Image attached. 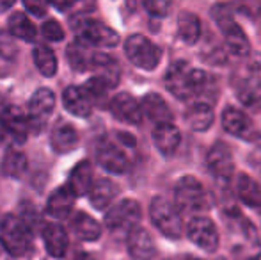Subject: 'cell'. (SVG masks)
<instances>
[{"label":"cell","instance_id":"cell-14","mask_svg":"<svg viewBox=\"0 0 261 260\" xmlns=\"http://www.w3.org/2000/svg\"><path fill=\"white\" fill-rule=\"evenodd\" d=\"M128 253L134 260H153L156 257V246L151 233L146 228H134L128 233Z\"/></svg>","mask_w":261,"mask_h":260},{"label":"cell","instance_id":"cell-26","mask_svg":"<svg viewBox=\"0 0 261 260\" xmlns=\"http://www.w3.org/2000/svg\"><path fill=\"white\" fill-rule=\"evenodd\" d=\"M116 196H117V185L112 180H109V178H100L89 193L91 203L98 210H105Z\"/></svg>","mask_w":261,"mask_h":260},{"label":"cell","instance_id":"cell-4","mask_svg":"<svg viewBox=\"0 0 261 260\" xmlns=\"http://www.w3.org/2000/svg\"><path fill=\"white\" fill-rule=\"evenodd\" d=\"M124 54L132 64L148 72H153L162 61L160 49L142 34H134L124 41Z\"/></svg>","mask_w":261,"mask_h":260},{"label":"cell","instance_id":"cell-2","mask_svg":"<svg viewBox=\"0 0 261 260\" xmlns=\"http://www.w3.org/2000/svg\"><path fill=\"white\" fill-rule=\"evenodd\" d=\"M149 218H151L153 225L160 230L169 239H179L183 233V219L181 212L174 203L162 196L153 198L151 205H149Z\"/></svg>","mask_w":261,"mask_h":260},{"label":"cell","instance_id":"cell-12","mask_svg":"<svg viewBox=\"0 0 261 260\" xmlns=\"http://www.w3.org/2000/svg\"><path fill=\"white\" fill-rule=\"evenodd\" d=\"M110 111L116 120L123 123H130V125H139L142 122V114H144L142 105L128 93L116 94L110 100Z\"/></svg>","mask_w":261,"mask_h":260},{"label":"cell","instance_id":"cell-43","mask_svg":"<svg viewBox=\"0 0 261 260\" xmlns=\"http://www.w3.org/2000/svg\"><path fill=\"white\" fill-rule=\"evenodd\" d=\"M249 164L261 171V139H256L254 148L249 152Z\"/></svg>","mask_w":261,"mask_h":260},{"label":"cell","instance_id":"cell-44","mask_svg":"<svg viewBox=\"0 0 261 260\" xmlns=\"http://www.w3.org/2000/svg\"><path fill=\"white\" fill-rule=\"evenodd\" d=\"M11 105L4 100V97H0V141L6 137V116H7V111H9Z\"/></svg>","mask_w":261,"mask_h":260},{"label":"cell","instance_id":"cell-38","mask_svg":"<svg viewBox=\"0 0 261 260\" xmlns=\"http://www.w3.org/2000/svg\"><path fill=\"white\" fill-rule=\"evenodd\" d=\"M18 54V45L14 41V36L9 31H0V57L13 59Z\"/></svg>","mask_w":261,"mask_h":260},{"label":"cell","instance_id":"cell-9","mask_svg":"<svg viewBox=\"0 0 261 260\" xmlns=\"http://www.w3.org/2000/svg\"><path fill=\"white\" fill-rule=\"evenodd\" d=\"M222 127L227 134L234 135V137L245 139V141H256V139H259L254 123H252V120L249 118V114L237 107L224 109Z\"/></svg>","mask_w":261,"mask_h":260},{"label":"cell","instance_id":"cell-41","mask_svg":"<svg viewBox=\"0 0 261 260\" xmlns=\"http://www.w3.org/2000/svg\"><path fill=\"white\" fill-rule=\"evenodd\" d=\"M43 36L50 41H62L64 39V29L55 20H48L43 23Z\"/></svg>","mask_w":261,"mask_h":260},{"label":"cell","instance_id":"cell-17","mask_svg":"<svg viewBox=\"0 0 261 260\" xmlns=\"http://www.w3.org/2000/svg\"><path fill=\"white\" fill-rule=\"evenodd\" d=\"M62 102H64V107L79 118H87L93 111V100L87 94V91L75 86L66 87L62 93Z\"/></svg>","mask_w":261,"mask_h":260},{"label":"cell","instance_id":"cell-32","mask_svg":"<svg viewBox=\"0 0 261 260\" xmlns=\"http://www.w3.org/2000/svg\"><path fill=\"white\" fill-rule=\"evenodd\" d=\"M9 32L14 38L25 39V41H34L36 38V27L31 21V18L25 13H14L9 16Z\"/></svg>","mask_w":261,"mask_h":260},{"label":"cell","instance_id":"cell-29","mask_svg":"<svg viewBox=\"0 0 261 260\" xmlns=\"http://www.w3.org/2000/svg\"><path fill=\"white\" fill-rule=\"evenodd\" d=\"M224 41L231 50V54H234L237 57H247L251 52V41L238 23L231 25L227 31H224Z\"/></svg>","mask_w":261,"mask_h":260},{"label":"cell","instance_id":"cell-50","mask_svg":"<svg viewBox=\"0 0 261 260\" xmlns=\"http://www.w3.org/2000/svg\"><path fill=\"white\" fill-rule=\"evenodd\" d=\"M219 260H226V258H219Z\"/></svg>","mask_w":261,"mask_h":260},{"label":"cell","instance_id":"cell-49","mask_svg":"<svg viewBox=\"0 0 261 260\" xmlns=\"http://www.w3.org/2000/svg\"><path fill=\"white\" fill-rule=\"evenodd\" d=\"M189 260H201V258H189Z\"/></svg>","mask_w":261,"mask_h":260},{"label":"cell","instance_id":"cell-19","mask_svg":"<svg viewBox=\"0 0 261 260\" xmlns=\"http://www.w3.org/2000/svg\"><path fill=\"white\" fill-rule=\"evenodd\" d=\"M75 198L76 195L71 191L68 184L59 187L57 191L52 193V196L48 198V203H46V210L50 216L57 219H64L71 214L73 205H75Z\"/></svg>","mask_w":261,"mask_h":260},{"label":"cell","instance_id":"cell-6","mask_svg":"<svg viewBox=\"0 0 261 260\" xmlns=\"http://www.w3.org/2000/svg\"><path fill=\"white\" fill-rule=\"evenodd\" d=\"M141 205L135 200H121L105 214V225L112 232H128L137 228L141 221Z\"/></svg>","mask_w":261,"mask_h":260},{"label":"cell","instance_id":"cell-37","mask_svg":"<svg viewBox=\"0 0 261 260\" xmlns=\"http://www.w3.org/2000/svg\"><path fill=\"white\" fill-rule=\"evenodd\" d=\"M109 89H110V86L98 75L89 79L86 84V91L91 97V100H103L107 97V93H109Z\"/></svg>","mask_w":261,"mask_h":260},{"label":"cell","instance_id":"cell-27","mask_svg":"<svg viewBox=\"0 0 261 260\" xmlns=\"http://www.w3.org/2000/svg\"><path fill=\"white\" fill-rule=\"evenodd\" d=\"M79 145V134L69 123H61L52 132V148L57 153L71 152Z\"/></svg>","mask_w":261,"mask_h":260},{"label":"cell","instance_id":"cell-42","mask_svg":"<svg viewBox=\"0 0 261 260\" xmlns=\"http://www.w3.org/2000/svg\"><path fill=\"white\" fill-rule=\"evenodd\" d=\"M21 2H23L25 9L36 16H45L46 9H48V0H21Z\"/></svg>","mask_w":261,"mask_h":260},{"label":"cell","instance_id":"cell-23","mask_svg":"<svg viewBox=\"0 0 261 260\" xmlns=\"http://www.w3.org/2000/svg\"><path fill=\"white\" fill-rule=\"evenodd\" d=\"M68 185L71 187V191L75 193L76 196L91 193V189H93V185H94L93 184V166H91V162L82 160V162L76 164L75 170L69 175Z\"/></svg>","mask_w":261,"mask_h":260},{"label":"cell","instance_id":"cell-5","mask_svg":"<svg viewBox=\"0 0 261 260\" xmlns=\"http://www.w3.org/2000/svg\"><path fill=\"white\" fill-rule=\"evenodd\" d=\"M76 32V41L84 43V45H93V46H103V49H112L119 43V34L114 29L107 27L105 23L93 18H86V20L79 21L75 27Z\"/></svg>","mask_w":261,"mask_h":260},{"label":"cell","instance_id":"cell-45","mask_svg":"<svg viewBox=\"0 0 261 260\" xmlns=\"http://www.w3.org/2000/svg\"><path fill=\"white\" fill-rule=\"evenodd\" d=\"M75 2H79V0H48V4H52L57 9H68V7H71Z\"/></svg>","mask_w":261,"mask_h":260},{"label":"cell","instance_id":"cell-36","mask_svg":"<svg viewBox=\"0 0 261 260\" xmlns=\"http://www.w3.org/2000/svg\"><path fill=\"white\" fill-rule=\"evenodd\" d=\"M212 18L217 25L220 27V31H227L231 25H234V13L231 9L229 4H224V2H219L212 7Z\"/></svg>","mask_w":261,"mask_h":260},{"label":"cell","instance_id":"cell-1","mask_svg":"<svg viewBox=\"0 0 261 260\" xmlns=\"http://www.w3.org/2000/svg\"><path fill=\"white\" fill-rule=\"evenodd\" d=\"M0 239L11 255L25 257L32 250V233L29 225L16 216H6L0 225Z\"/></svg>","mask_w":261,"mask_h":260},{"label":"cell","instance_id":"cell-33","mask_svg":"<svg viewBox=\"0 0 261 260\" xmlns=\"http://www.w3.org/2000/svg\"><path fill=\"white\" fill-rule=\"evenodd\" d=\"M238 97H240L242 104L249 105V107L261 105V80L258 77H249L244 82H240L238 84Z\"/></svg>","mask_w":261,"mask_h":260},{"label":"cell","instance_id":"cell-18","mask_svg":"<svg viewBox=\"0 0 261 260\" xmlns=\"http://www.w3.org/2000/svg\"><path fill=\"white\" fill-rule=\"evenodd\" d=\"M43 241H45L46 251L52 255L54 258H62L68 251V233L59 223H48L43 228Z\"/></svg>","mask_w":261,"mask_h":260},{"label":"cell","instance_id":"cell-7","mask_svg":"<svg viewBox=\"0 0 261 260\" xmlns=\"http://www.w3.org/2000/svg\"><path fill=\"white\" fill-rule=\"evenodd\" d=\"M187 235L196 246L206 251H215L219 248V232L215 223L206 216H196L187 225Z\"/></svg>","mask_w":261,"mask_h":260},{"label":"cell","instance_id":"cell-39","mask_svg":"<svg viewBox=\"0 0 261 260\" xmlns=\"http://www.w3.org/2000/svg\"><path fill=\"white\" fill-rule=\"evenodd\" d=\"M237 9L251 20H258L261 16V0H233Z\"/></svg>","mask_w":261,"mask_h":260},{"label":"cell","instance_id":"cell-35","mask_svg":"<svg viewBox=\"0 0 261 260\" xmlns=\"http://www.w3.org/2000/svg\"><path fill=\"white\" fill-rule=\"evenodd\" d=\"M27 170V157L21 152H14V150H9V152L4 155L2 160V171L7 177H21Z\"/></svg>","mask_w":261,"mask_h":260},{"label":"cell","instance_id":"cell-40","mask_svg":"<svg viewBox=\"0 0 261 260\" xmlns=\"http://www.w3.org/2000/svg\"><path fill=\"white\" fill-rule=\"evenodd\" d=\"M142 6L149 14L164 18L171 11V0H142Z\"/></svg>","mask_w":261,"mask_h":260},{"label":"cell","instance_id":"cell-47","mask_svg":"<svg viewBox=\"0 0 261 260\" xmlns=\"http://www.w3.org/2000/svg\"><path fill=\"white\" fill-rule=\"evenodd\" d=\"M75 260H93V257H91V255H87V253H79L75 257Z\"/></svg>","mask_w":261,"mask_h":260},{"label":"cell","instance_id":"cell-22","mask_svg":"<svg viewBox=\"0 0 261 260\" xmlns=\"http://www.w3.org/2000/svg\"><path fill=\"white\" fill-rule=\"evenodd\" d=\"M213 120H215V114H213V109L210 104H204V102H199V104H194L187 109L185 112V122L187 125L196 132H204L208 130L210 127L213 125Z\"/></svg>","mask_w":261,"mask_h":260},{"label":"cell","instance_id":"cell-13","mask_svg":"<svg viewBox=\"0 0 261 260\" xmlns=\"http://www.w3.org/2000/svg\"><path fill=\"white\" fill-rule=\"evenodd\" d=\"M240 233L244 243L234 244L233 255L237 260H258L261 257V243L254 225L247 219L240 218Z\"/></svg>","mask_w":261,"mask_h":260},{"label":"cell","instance_id":"cell-3","mask_svg":"<svg viewBox=\"0 0 261 260\" xmlns=\"http://www.w3.org/2000/svg\"><path fill=\"white\" fill-rule=\"evenodd\" d=\"M174 205L179 212H199L208 208V196L196 177H183L174 187Z\"/></svg>","mask_w":261,"mask_h":260},{"label":"cell","instance_id":"cell-20","mask_svg":"<svg viewBox=\"0 0 261 260\" xmlns=\"http://www.w3.org/2000/svg\"><path fill=\"white\" fill-rule=\"evenodd\" d=\"M153 141L164 155H171L178 150L179 143H181V132L174 123H162L153 130Z\"/></svg>","mask_w":261,"mask_h":260},{"label":"cell","instance_id":"cell-31","mask_svg":"<svg viewBox=\"0 0 261 260\" xmlns=\"http://www.w3.org/2000/svg\"><path fill=\"white\" fill-rule=\"evenodd\" d=\"M94 52H89L87 45L76 41L68 46V61L75 72H87L93 68Z\"/></svg>","mask_w":261,"mask_h":260},{"label":"cell","instance_id":"cell-16","mask_svg":"<svg viewBox=\"0 0 261 260\" xmlns=\"http://www.w3.org/2000/svg\"><path fill=\"white\" fill-rule=\"evenodd\" d=\"M29 130H31V120L25 116V112L16 105H11L6 116V134L11 135L14 143L23 145L27 141Z\"/></svg>","mask_w":261,"mask_h":260},{"label":"cell","instance_id":"cell-24","mask_svg":"<svg viewBox=\"0 0 261 260\" xmlns=\"http://www.w3.org/2000/svg\"><path fill=\"white\" fill-rule=\"evenodd\" d=\"M178 34L185 45H196L201 38V21L190 11H181L178 16Z\"/></svg>","mask_w":261,"mask_h":260},{"label":"cell","instance_id":"cell-25","mask_svg":"<svg viewBox=\"0 0 261 260\" xmlns=\"http://www.w3.org/2000/svg\"><path fill=\"white\" fill-rule=\"evenodd\" d=\"M238 198L252 208H261V185L249 175H238L237 178Z\"/></svg>","mask_w":261,"mask_h":260},{"label":"cell","instance_id":"cell-8","mask_svg":"<svg viewBox=\"0 0 261 260\" xmlns=\"http://www.w3.org/2000/svg\"><path fill=\"white\" fill-rule=\"evenodd\" d=\"M165 86H167L169 93H172L179 100H189V98L196 97L192 86V69L183 61L169 66L167 73H165Z\"/></svg>","mask_w":261,"mask_h":260},{"label":"cell","instance_id":"cell-28","mask_svg":"<svg viewBox=\"0 0 261 260\" xmlns=\"http://www.w3.org/2000/svg\"><path fill=\"white\" fill-rule=\"evenodd\" d=\"M93 69H98V77H101L110 87L119 84V79H121L119 64L110 56H107V54H94Z\"/></svg>","mask_w":261,"mask_h":260},{"label":"cell","instance_id":"cell-10","mask_svg":"<svg viewBox=\"0 0 261 260\" xmlns=\"http://www.w3.org/2000/svg\"><path fill=\"white\" fill-rule=\"evenodd\" d=\"M54 107H55V94L50 89L41 87V89H38L32 94L31 104H29V120H31L32 130L38 132L46 125Z\"/></svg>","mask_w":261,"mask_h":260},{"label":"cell","instance_id":"cell-15","mask_svg":"<svg viewBox=\"0 0 261 260\" xmlns=\"http://www.w3.org/2000/svg\"><path fill=\"white\" fill-rule=\"evenodd\" d=\"M98 162L110 173H124L128 170V159L114 143L100 141L96 146Z\"/></svg>","mask_w":261,"mask_h":260},{"label":"cell","instance_id":"cell-34","mask_svg":"<svg viewBox=\"0 0 261 260\" xmlns=\"http://www.w3.org/2000/svg\"><path fill=\"white\" fill-rule=\"evenodd\" d=\"M34 64L45 77H54L57 73V57L48 46L39 45L34 49Z\"/></svg>","mask_w":261,"mask_h":260},{"label":"cell","instance_id":"cell-30","mask_svg":"<svg viewBox=\"0 0 261 260\" xmlns=\"http://www.w3.org/2000/svg\"><path fill=\"white\" fill-rule=\"evenodd\" d=\"M73 230L82 241H98L101 235L100 223L86 212H79L73 218Z\"/></svg>","mask_w":261,"mask_h":260},{"label":"cell","instance_id":"cell-46","mask_svg":"<svg viewBox=\"0 0 261 260\" xmlns=\"http://www.w3.org/2000/svg\"><path fill=\"white\" fill-rule=\"evenodd\" d=\"M0 260H11V253L6 248V244L2 243V239H0Z\"/></svg>","mask_w":261,"mask_h":260},{"label":"cell","instance_id":"cell-48","mask_svg":"<svg viewBox=\"0 0 261 260\" xmlns=\"http://www.w3.org/2000/svg\"><path fill=\"white\" fill-rule=\"evenodd\" d=\"M0 2H2V6H4V7H7V6H11V4H13L14 0H0Z\"/></svg>","mask_w":261,"mask_h":260},{"label":"cell","instance_id":"cell-11","mask_svg":"<svg viewBox=\"0 0 261 260\" xmlns=\"http://www.w3.org/2000/svg\"><path fill=\"white\" fill-rule=\"evenodd\" d=\"M206 164L208 170L215 175L220 180H227L231 178L234 171V159H233V152L231 148L222 141H217L215 145L210 148L208 155H206Z\"/></svg>","mask_w":261,"mask_h":260},{"label":"cell","instance_id":"cell-21","mask_svg":"<svg viewBox=\"0 0 261 260\" xmlns=\"http://www.w3.org/2000/svg\"><path fill=\"white\" fill-rule=\"evenodd\" d=\"M142 111L148 116L151 122H155L156 125L162 123H172V112L171 107L167 105V102L160 97L158 93H148L142 98Z\"/></svg>","mask_w":261,"mask_h":260}]
</instances>
